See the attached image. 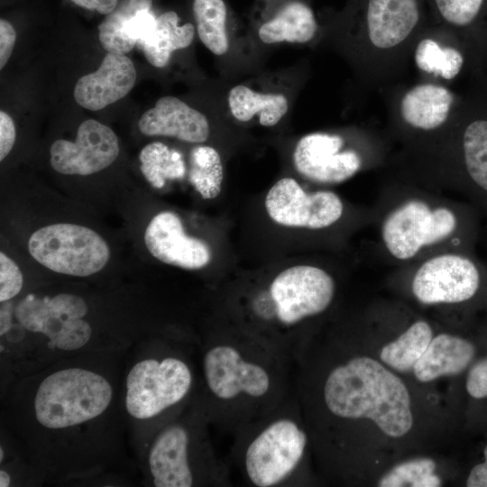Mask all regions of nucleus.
<instances>
[{
    "mask_svg": "<svg viewBox=\"0 0 487 487\" xmlns=\"http://www.w3.org/2000/svg\"><path fill=\"white\" fill-rule=\"evenodd\" d=\"M294 363L239 327L205 345L201 410L233 436L265 417L294 392Z\"/></svg>",
    "mask_w": 487,
    "mask_h": 487,
    "instance_id": "f257e3e1",
    "label": "nucleus"
},
{
    "mask_svg": "<svg viewBox=\"0 0 487 487\" xmlns=\"http://www.w3.org/2000/svg\"><path fill=\"white\" fill-rule=\"evenodd\" d=\"M335 293V282L324 269L313 265L287 268L265 291L247 299L238 327L295 363L305 346L297 328L324 313Z\"/></svg>",
    "mask_w": 487,
    "mask_h": 487,
    "instance_id": "f03ea898",
    "label": "nucleus"
},
{
    "mask_svg": "<svg viewBox=\"0 0 487 487\" xmlns=\"http://www.w3.org/2000/svg\"><path fill=\"white\" fill-rule=\"evenodd\" d=\"M320 400L330 418H368L391 437L404 436L413 424L407 387L371 357L355 356L331 368L322 381Z\"/></svg>",
    "mask_w": 487,
    "mask_h": 487,
    "instance_id": "7ed1b4c3",
    "label": "nucleus"
},
{
    "mask_svg": "<svg viewBox=\"0 0 487 487\" xmlns=\"http://www.w3.org/2000/svg\"><path fill=\"white\" fill-rule=\"evenodd\" d=\"M295 394L273 411L236 433L231 461L244 482L253 487L295 486L309 445Z\"/></svg>",
    "mask_w": 487,
    "mask_h": 487,
    "instance_id": "20e7f679",
    "label": "nucleus"
},
{
    "mask_svg": "<svg viewBox=\"0 0 487 487\" xmlns=\"http://www.w3.org/2000/svg\"><path fill=\"white\" fill-rule=\"evenodd\" d=\"M461 229V216L454 206L417 194L398 201L385 213L380 238L387 253L404 262L450 248Z\"/></svg>",
    "mask_w": 487,
    "mask_h": 487,
    "instance_id": "39448f33",
    "label": "nucleus"
},
{
    "mask_svg": "<svg viewBox=\"0 0 487 487\" xmlns=\"http://www.w3.org/2000/svg\"><path fill=\"white\" fill-rule=\"evenodd\" d=\"M148 463L155 487L231 483L226 464L215 455L202 427L182 422L165 427L152 443Z\"/></svg>",
    "mask_w": 487,
    "mask_h": 487,
    "instance_id": "423d86ee",
    "label": "nucleus"
},
{
    "mask_svg": "<svg viewBox=\"0 0 487 487\" xmlns=\"http://www.w3.org/2000/svg\"><path fill=\"white\" fill-rule=\"evenodd\" d=\"M112 396L110 383L96 372L82 368L59 370L38 387L35 418L47 428L73 427L101 415Z\"/></svg>",
    "mask_w": 487,
    "mask_h": 487,
    "instance_id": "0eeeda50",
    "label": "nucleus"
},
{
    "mask_svg": "<svg viewBox=\"0 0 487 487\" xmlns=\"http://www.w3.org/2000/svg\"><path fill=\"white\" fill-rule=\"evenodd\" d=\"M32 257L52 271L86 277L100 271L110 258L106 242L94 230L59 223L36 230L28 241Z\"/></svg>",
    "mask_w": 487,
    "mask_h": 487,
    "instance_id": "6e6552de",
    "label": "nucleus"
},
{
    "mask_svg": "<svg viewBox=\"0 0 487 487\" xmlns=\"http://www.w3.org/2000/svg\"><path fill=\"white\" fill-rule=\"evenodd\" d=\"M193 379L189 365L178 356L142 360L126 378V409L135 418H154L184 400Z\"/></svg>",
    "mask_w": 487,
    "mask_h": 487,
    "instance_id": "1a4fd4ad",
    "label": "nucleus"
},
{
    "mask_svg": "<svg viewBox=\"0 0 487 487\" xmlns=\"http://www.w3.org/2000/svg\"><path fill=\"white\" fill-rule=\"evenodd\" d=\"M88 311L85 300L74 294L37 298L28 295L14 310L17 321L25 329L48 337V346L75 351L91 338V326L83 317Z\"/></svg>",
    "mask_w": 487,
    "mask_h": 487,
    "instance_id": "9d476101",
    "label": "nucleus"
},
{
    "mask_svg": "<svg viewBox=\"0 0 487 487\" xmlns=\"http://www.w3.org/2000/svg\"><path fill=\"white\" fill-rule=\"evenodd\" d=\"M481 283L476 262L461 251H444L420 260L411 280L414 297L425 305L461 303Z\"/></svg>",
    "mask_w": 487,
    "mask_h": 487,
    "instance_id": "9b49d317",
    "label": "nucleus"
},
{
    "mask_svg": "<svg viewBox=\"0 0 487 487\" xmlns=\"http://www.w3.org/2000/svg\"><path fill=\"white\" fill-rule=\"evenodd\" d=\"M264 206L276 224L315 230L331 226L344 213V204L335 192H306L297 180L289 177L271 186Z\"/></svg>",
    "mask_w": 487,
    "mask_h": 487,
    "instance_id": "f8f14e48",
    "label": "nucleus"
},
{
    "mask_svg": "<svg viewBox=\"0 0 487 487\" xmlns=\"http://www.w3.org/2000/svg\"><path fill=\"white\" fill-rule=\"evenodd\" d=\"M119 151L115 132L95 119H87L78 126L74 142L60 139L51 144V165L65 175H91L110 166Z\"/></svg>",
    "mask_w": 487,
    "mask_h": 487,
    "instance_id": "ddd939ff",
    "label": "nucleus"
},
{
    "mask_svg": "<svg viewBox=\"0 0 487 487\" xmlns=\"http://www.w3.org/2000/svg\"><path fill=\"white\" fill-rule=\"evenodd\" d=\"M293 163L297 171L308 180L338 184L360 171L363 159L355 150L345 148V142L339 134L312 133L298 141Z\"/></svg>",
    "mask_w": 487,
    "mask_h": 487,
    "instance_id": "4468645a",
    "label": "nucleus"
},
{
    "mask_svg": "<svg viewBox=\"0 0 487 487\" xmlns=\"http://www.w3.org/2000/svg\"><path fill=\"white\" fill-rule=\"evenodd\" d=\"M426 0H359L356 5L371 44L389 50L404 42L424 19Z\"/></svg>",
    "mask_w": 487,
    "mask_h": 487,
    "instance_id": "2eb2a0df",
    "label": "nucleus"
},
{
    "mask_svg": "<svg viewBox=\"0 0 487 487\" xmlns=\"http://www.w3.org/2000/svg\"><path fill=\"white\" fill-rule=\"evenodd\" d=\"M150 253L166 264L187 270H199L211 261V250L201 239L188 235L179 216L162 211L150 221L144 233Z\"/></svg>",
    "mask_w": 487,
    "mask_h": 487,
    "instance_id": "dca6fc26",
    "label": "nucleus"
},
{
    "mask_svg": "<svg viewBox=\"0 0 487 487\" xmlns=\"http://www.w3.org/2000/svg\"><path fill=\"white\" fill-rule=\"evenodd\" d=\"M135 80L133 61L124 53L107 52L96 71L77 81L74 98L86 109L101 110L124 97L133 89Z\"/></svg>",
    "mask_w": 487,
    "mask_h": 487,
    "instance_id": "f3484780",
    "label": "nucleus"
},
{
    "mask_svg": "<svg viewBox=\"0 0 487 487\" xmlns=\"http://www.w3.org/2000/svg\"><path fill=\"white\" fill-rule=\"evenodd\" d=\"M147 136L173 137L182 142L202 143L210 135L207 116L176 96L161 97L138 121Z\"/></svg>",
    "mask_w": 487,
    "mask_h": 487,
    "instance_id": "a211bd4d",
    "label": "nucleus"
},
{
    "mask_svg": "<svg viewBox=\"0 0 487 487\" xmlns=\"http://www.w3.org/2000/svg\"><path fill=\"white\" fill-rule=\"evenodd\" d=\"M318 23L304 0L283 1L259 26V39L266 44L307 43L317 34Z\"/></svg>",
    "mask_w": 487,
    "mask_h": 487,
    "instance_id": "6ab92c4d",
    "label": "nucleus"
},
{
    "mask_svg": "<svg viewBox=\"0 0 487 487\" xmlns=\"http://www.w3.org/2000/svg\"><path fill=\"white\" fill-rule=\"evenodd\" d=\"M455 96L446 87L420 84L405 93L400 103L404 122L414 129L433 131L448 119Z\"/></svg>",
    "mask_w": 487,
    "mask_h": 487,
    "instance_id": "aec40b11",
    "label": "nucleus"
},
{
    "mask_svg": "<svg viewBox=\"0 0 487 487\" xmlns=\"http://www.w3.org/2000/svg\"><path fill=\"white\" fill-rule=\"evenodd\" d=\"M474 355V347L467 340L440 334L430 344L413 368L415 377L422 382L464 371Z\"/></svg>",
    "mask_w": 487,
    "mask_h": 487,
    "instance_id": "412c9836",
    "label": "nucleus"
},
{
    "mask_svg": "<svg viewBox=\"0 0 487 487\" xmlns=\"http://www.w3.org/2000/svg\"><path fill=\"white\" fill-rule=\"evenodd\" d=\"M195 32L194 24H179L178 14L166 11L157 16L153 31L137 44L151 65L164 68L175 51L185 49L192 43Z\"/></svg>",
    "mask_w": 487,
    "mask_h": 487,
    "instance_id": "4be33fe9",
    "label": "nucleus"
},
{
    "mask_svg": "<svg viewBox=\"0 0 487 487\" xmlns=\"http://www.w3.org/2000/svg\"><path fill=\"white\" fill-rule=\"evenodd\" d=\"M229 110L236 120L249 122L255 115L262 126L276 125L289 110V101L281 93H262L244 86L233 87L227 96Z\"/></svg>",
    "mask_w": 487,
    "mask_h": 487,
    "instance_id": "5701e85b",
    "label": "nucleus"
},
{
    "mask_svg": "<svg viewBox=\"0 0 487 487\" xmlns=\"http://www.w3.org/2000/svg\"><path fill=\"white\" fill-rule=\"evenodd\" d=\"M462 166L469 185L487 198V116L470 120L460 141Z\"/></svg>",
    "mask_w": 487,
    "mask_h": 487,
    "instance_id": "b1692460",
    "label": "nucleus"
},
{
    "mask_svg": "<svg viewBox=\"0 0 487 487\" xmlns=\"http://www.w3.org/2000/svg\"><path fill=\"white\" fill-rule=\"evenodd\" d=\"M192 13L199 40L213 54L221 56L229 49L228 8L225 0H193Z\"/></svg>",
    "mask_w": 487,
    "mask_h": 487,
    "instance_id": "393cba45",
    "label": "nucleus"
},
{
    "mask_svg": "<svg viewBox=\"0 0 487 487\" xmlns=\"http://www.w3.org/2000/svg\"><path fill=\"white\" fill-rule=\"evenodd\" d=\"M433 338L429 324L424 320L414 322L395 341L381 351V360L394 370L406 372L413 370Z\"/></svg>",
    "mask_w": 487,
    "mask_h": 487,
    "instance_id": "a878e982",
    "label": "nucleus"
},
{
    "mask_svg": "<svg viewBox=\"0 0 487 487\" xmlns=\"http://www.w3.org/2000/svg\"><path fill=\"white\" fill-rule=\"evenodd\" d=\"M152 0H120L117 6L98 25V39L107 52L126 54L135 43L125 35L128 21L138 12L151 10Z\"/></svg>",
    "mask_w": 487,
    "mask_h": 487,
    "instance_id": "bb28decb",
    "label": "nucleus"
},
{
    "mask_svg": "<svg viewBox=\"0 0 487 487\" xmlns=\"http://www.w3.org/2000/svg\"><path fill=\"white\" fill-rule=\"evenodd\" d=\"M224 169L219 152L207 145L190 152L188 181L205 199L216 198L221 192Z\"/></svg>",
    "mask_w": 487,
    "mask_h": 487,
    "instance_id": "cd10ccee",
    "label": "nucleus"
},
{
    "mask_svg": "<svg viewBox=\"0 0 487 487\" xmlns=\"http://www.w3.org/2000/svg\"><path fill=\"white\" fill-rule=\"evenodd\" d=\"M139 160L142 175L156 188H161L168 179H182L186 172L181 155L161 142L145 145Z\"/></svg>",
    "mask_w": 487,
    "mask_h": 487,
    "instance_id": "c85d7f7f",
    "label": "nucleus"
},
{
    "mask_svg": "<svg viewBox=\"0 0 487 487\" xmlns=\"http://www.w3.org/2000/svg\"><path fill=\"white\" fill-rule=\"evenodd\" d=\"M415 61L419 69L449 80L460 73L464 60L459 50L426 38L416 48Z\"/></svg>",
    "mask_w": 487,
    "mask_h": 487,
    "instance_id": "c756f323",
    "label": "nucleus"
},
{
    "mask_svg": "<svg viewBox=\"0 0 487 487\" xmlns=\"http://www.w3.org/2000/svg\"><path fill=\"white\" fill-rule=\"evenodd\" d=\"M436 463L429 458H417L397 464L378 482L381 487H437L440 478L434 473Z\"/></svg>",
    "mask_w": 487,
    "mask_h": 487,
    "instance_id": "7c9ffc66",
    "label": "nucleus"
},
{
    "mask_svg": "<svg viewBox=\"0 0 487 487\" xmlns=\"http://www.w3.org/2000/svg\"><path fill=\"white\" fill-rule=\"evenodd\" d=\"M487 0H426L437 22L455 29L471 28L481 17Z\"/></svg>",
    "mask_w": 487,
    "mask_h": 487,
    "instance_id": "2f4dec72",
    "label": "nucleus"
},
{
    "mask_svg": "<svg viewBox=\"0 0 487 487\" xmlns=\"http://www.w3.org/2000/svg\"><path fill=\"white\" fill-rule=\"evenodd\" d=\"M23 273L18 265L3 252L0 253V301H7L21 291Z\"/></svg>",
    "mask_w": 487,
    "mask_h": 487,
    "instance_id": "473e14b6",
    "label": "nucleus"
},
{
    "mask_svg": "<svg viewBox=\"0 0 487 487\" xmlns=\"http://www.w3.org/2000/svg\"><path fill=\"white\" fill-rule=\"evenodd\" d=\"M466 390L475 399L487 398V357L470 370L466 378Z\"/></svg>",
    "mask_w": 487,
    "mask_h": 487,
    "instance_id": "72a5a7b5",
    "label": "nucleus"
},
{
    "mask_svg": "<svg viewBox=\"0 0 487 487\" xmlns=\"http://www.w3.org/2000/svg\"><path fill=\"white\" fill-rule=\"evenodd\" d=\"M16 138L14 120L5 112L0 111V161L11 152Z\"/></svg>",
    "mask_w": 487,
    "mask_h": 487,
    "instance_id": "f704fd0d",
    "label": "nucleus"
},
{
    "mask_svg": "<svg viewBox=\"0 0 487 487\" xmlns=\"http://www.w3.org/2000/svg\"><path fill=\"white\" fill-rule=\"evenodd\" d=\"M16 32L5 19L0 20V69L7 63L14 47Z\"/></svg>",
    "mask_w": 487,
    "mask_h": 487,
    "instance_id": "c9c22d12",
    "label": "nucleus"
},
{
    "mask_svg": "<svg viewBox=\"0 0 487 487\" xmlns=\"http://www.w3.org/2000/svg\"><path fill=\"white\" fill-rule=\"evenodd\" d=\"M75 5L101 14H108L117 6L120 0H71Z\"/></svg>",
    "mask_w": 487,
    "mask_h": 487,
    "instance_id": "e433bc0d",
    "label": "nucleus"
},
{
    "mask_svg": "<svg viewBox=\"0 0 487 487\" xmlns=\"http://www.w3.org/2000/svg\"><path fill=\"white\" fill-rule=\"evenodd\" d=\"M484 462L475 465L466 481L468 487H487V446L484 448Z\"/></svg>",
    "mask_w": 487,
    "mask_h": 487,
    "instance_id": "4c0bfd02",
    "label": "nucleus"
},
{
    "mask_svg": "<svg viewBox=\"0 0 487 487\" xmlns=\"http://www.w3.org/2000/svg\"><path fill=\"white\" fill-rule=\"evenodd\" d=\"M1 317H0V335H3L11 328V308H8L5 301L1 302Z\"/></svg>",
    "mask_w": 487,
    "mask_h": 487,
    "instance_id": "58836bf2",
    "label": "nucleus"
},
{
    "mask_svg": "<svg viewBox=\"0 0 487 487\" xmlns=\"http://www.w3.org/2000/svg\"><path fill=\"white\" fill-rule=\"evenodd\" d=\"M11 479L7 472L1 469L0 470V487H8L10 486Z\"/></svg>",
    "mask_w": 487,
    "mask_h": 487,
    "instance_id": "ea45409f",
    "label": "nucleus"
},
{
    "mask_svg": "<svg viewBox=\"0 0 487 487\" xmlns=\"http://www.w3.org/2000/svg\"><path fill=\"white\" fill-rule=\"evenodd\" d=\"M3 457H4V451H3V447L0 448V461L2 462L3 461Z\"/></svg>",
    "mask_w": 487,
    "mask_h": 487,
    "instance_id": "a19ab883",
    "label": "nucleus"
}]
</instances>
